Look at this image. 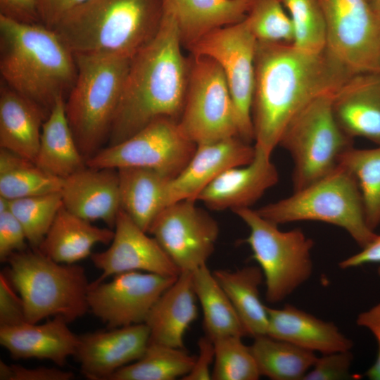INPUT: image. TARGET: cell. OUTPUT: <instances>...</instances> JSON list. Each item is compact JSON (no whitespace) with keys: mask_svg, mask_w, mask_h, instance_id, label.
Here are the masks:
<instances>
[{"mask_svg":"<svg viewBox=\"0 0 380 380\" xmlns=\"http://www.w3.org/2000/svg\"><path fill=\"white\" fill-rule=\"evenodd\" d=\"M353 74L327 47L310 52L293 44L257 41L251 108L255 148L272 155L289 121Z\"/></svg>","mask_w":380,"mask_h":380,"instance_id":"6da1fadb","label":"cell"},{"mask_svg":"<svg viewBox=\"0 0 380 380\" xmlns=\"http://www.w3.org/2000/svg\"><path fill=\"white\" fill-rule=\"evenodd\" d=\"M182 48L175 18L164 10L156 37L131 58L108 145L129 138L157 118L179 120L190 68L189 57Z\"/></svg>","mask_w":380,"mask_h":380,"instance_id":"7a4b0ae2","label":"cell"},{"mask_svg":"<svg viewBox=\"0 0 380 380\" xmlns=\"http://www.w3.org/2000/svg\"><path fill=\"white\" fill-rule=\"evenodd\" d=\"M0 72L1 80L49 114L72 89L77 65L53 30L0 15Z\"/></svg>","mask_w":380,"mask_h":380,"instance_id":"3957f363","label":"cell"},{"mask_svg":"<svg viewBox=\"0 0 380 380\" xmlns=\"http://www.w3.org/2000/svg\"><path fill=\"white\" fill-rule=\"evenodd\" d=\"M163 0H87L53 28L73 53L132 58L158 32Z\"/></svg>","mask_w":380,"mask_h":380,"instance_id":"277c9868","label":"cell"},{"mask_svg":"<svg viewBox=\"0 0 380 380\" xmlns=\"http://www.w3.org/2000/svg\"><path fill=\"white\" fill-rule=\"evenodd\" d=\"M74 56L77 77L65 108L77 144L87 160L108 140L131 58L82 53Z\"/></svg>","mask_w":380,"mask_h":380,"instance_id":"5b68a950","label":"cell"},{"mask_svg":"<svg viewBox=\"0 0 380 380\" xmlns=\"http://www.w3.org/2000/svg\"><path fill=\"white\" fill-rule=\"evenodd\" d=\"M6 262L4 273L23 300L27 322L59 315L70 323L89 311L90 283L83 267L56 262L32 248L13 253Z\"/></svg>","mask_w":380,"mask_h":380,"instance_id":"8992f818","label":"cell"},{"mask_svg":"<svg viewBox=\"0 0 380 380\" xmlns=\"http://www.w3.org/2000/svg\"><path fill=\"white\" fill-rule=\"evenodd\" d=\"M256 211L278 226L299 221H319L339 227L361 248L377 236L365 222L355 178L341 165L324 177Z\"/></svg>","mask_w":380,"mask_h":380,"instance_id":"52a82bcc","label":"cell"},{"mask_svg":"<svg viewBox=\"0 0 380 380\" xmlns=\"http://www.w3.org/2000/svg\"><path fill=\"white\" fill-rule=\"evenodd\" d=\"M332 95L319 96L288 123L279 145L293 162V191L324 177L339 165L342 155L353 146V139L338 125L332 108Z\"/></svg>","mask_w":380,"mask_h":380,"instance_id":"ba28073f","label":"cell"},{"mask_svg":"<svg viewBox=\"0 0 380 380\" xmlns=\"http://www.w3.org/2000/svg\"><path fill=\"white\" fill-rule=\"evenodd\" d=\"M233 212L249 229L243 242L262 272L267 301H282L311 277L314 241L300 229L280 230L251 208Z\"/></svg>","mask_w":380,"mask_h":380,"instance_id":"9c48e42d","label":"cell"},{"mask_svg":"<svg viewBox=\"0 0 380 380\" xmlns=\"http://www.w3.org/2000/svg\"><path fill=\"white\" fill-rule=\"evenodd\" d=\"M187 91L178 121L196 144L239 137L234 103L223 71L213 58L189 55Z\"/></svg>","mask_w":380,"mask_h":380,"instance_id":"30bf717a","label":"cell"},{"mask_svg":"<svg viewBox=\"0 0 380 380\" xmlns=\"http://www.w3.org/2000/svg\"><path fill=\"white\" fill-rule=\"evenodd\" d=\"M196 147L181 131L178 122L163 117L129 138L102 148L86 160V165L96 169L149 168L173 179L187 165Z\"/></svg>","mask_w":380,"mask_h":380,"instance_id":"8fae6325","label":"cell"},{"mask_svg":"<svg viewBox=\"0 0 380 380\" xmlns=\"http://www.w3.org/2000/svg\"><path fill=\"white\" fill-rule=\"evenodd\" d=\"M256 44L245 18L209 32L187 49L191 55L213 58L222 68L234 103L239 136L248 143L254 141L251 108Z\"/></svg>","mask_w":380,"mask_h":380,"instance_id":"7c38bea8","label":"cell"},{"mask_svg":"<svg viewBox=\"0 0 380 380\" xmlns=\"http://www.w3.org/2000/svg\"><path fill=\"white\" fill-rule=\"evenodd\" d=\"M327 48L353 73L380 72V13L368 0H318Z\"/></svg>","mask_w":380,"mask_h":380,"instance_id":"4fadbf2b","label":"cell"},{"mask_svg":"<svg viewBox=\"0 0 380 380\" xmlns=\"http://www.w3.org/2000/svg\"><path fill=\"white\" fill-rule=\"evenodd\" d=\"M196 202L185 199L167 205L148 232L181 272L207 265L220 234L217 222Z\"/></svg>","mask_w":380,"mask_h":380,"instance_id":"5bb4252c","label":"cell"},{"mask_svg":"<svg viewBox=\"0 0 380 380\" xmlns=\"http://www.w3.org/2000/svg\"><path fill=\"white\" fill-rule=\"evenodd\" d=\"M177 277L132 271L112 277L109 281L91 282L89 310L108 329L145 323L153 306Z\"/></svg>","mask_w":380,"mask_h":380,"instance_id":"9a60e30c","label":"cell"},{"mask_svg":"<svg viewBox=\"0 0 380 380\" xmlns=\"http://www.w3.org/2000/svg\"><path fill=\"white\" fill-rule=\"evenodd\" d=\"M114 236L105 251L92 253L94 265L101 271L94 282L132 271L177 277L181 271L153 236L140 228L122 209L119 211Z\"/></svg>","mask_w":380,"mask_h":380,"instance_id":"2e32d148","label":"cell"},{"mask_svg":"<svg viewBox=\"0 0 380 380\" xmlns=\"http://www.w3.org/2000/svg\"><path fill=\"white\" fill-rule=\"evenodd\" d=\"M150 339L146 323L79 336L74 357L82 374L91 380H109L119 369L144 354Z\"/></svg>","mask_w":380,"mask_h":380,"instance_id":"e0dca14e","label":"cell"},{"mask_svg":"<svg viewBox=\"0 0 380 380\" xmlns=\"http://www.w3.org/2000/svg\"><path fill=\"white\" fill-rule=\"evenodd\" d=\"M255 146L239 137L198 144L193 156L167 186V205L179 201H197L201 192L226 170L250 163Z\"/></svg>","mask_w":380,"mask_h":380,"instance_id":"ac0fdd59","label":"cell"},{"mask_svg":"<svg viewBox=\"0 0 380 380\" xmlns=\"http://www.w3.org/2000/svg\"><path fill=\"white\" fill-rule=\"evenodd\" d=\"M255 149V156L250 163L224 171L201 192L197 201L213 210L230 209L233 212L251 208L279 181L271 155Z\"/></svg>","mask_w":380,"mask_h":380,"instance_id":"d6986e66","label":"cell"},{"mask_svg":"<svg viewBox=\"0 0 380 380\" xmlns=\"http://www.w3.org/2000/svg\"><path fill=\"white\" fill-rule=\"evenodd\" d=\"M61 194L68 211L89 222L101 220L113 229L121 210L117 170L86 166L63 179Z\"/></svg>","mask_w":380,"mask_h":380,"instance_id":"ffe728a7","label":"cell"},{"mask_svg":"<svg viewBox=\"0 0 380 380\" xmlns=\"http://www.w3.org/2000/svg\"><path fill=\"white\" fill-rule=\"evenodd\" d=\"M332 108L348 136L380 146V72L351 75L333 93Z\"/></svg>","mask_w":380,"mask_h":380,"instance_id":"44dd1931","label":"cell"},{"mask_svg":"<svg viewBox=\"0 0 380 380\" xmlns=\"http://www.w3.org/2000/svg\"><path fill=\"white\" fill-rule=\"evenodd\" d=\"M68 324L58 315L43 324L25 322L1 327L0 344L13 358L47 360L63 367L75 355L79 343V336Z\"/></svg>","mask_w":380,"mask_h":380,"instance_id":"7402d4cb","label":"cell"},{"mask_svg":"<svg viewBox=\"0 0 380 380\" xmlns=\"http://www.w3.org/2000/svg\"><path fill=\"white\" fill-rule=\"evenodd\" d=\"M267 335L322 355L350 350V339L333 322H325L293 305L282 308L267 306Z\"/></svg>","mask_w":380,"mask_h":380,"instance_id":"603a6c76","label":"cell"},{"mask_svg":"<svg viewBox=\"0 0 380 380\" xmlns=\"http://www.w3.org/2000/svg\"><path fill=\"white\" fill-rule=\"evenodd\" d=\"M196 300L191 272H181L148 314L149 342L185 349V334L198 317Z\"/></svg>","mask_w":380,"mask_h":380,"instance_id":"cb8c5ba5","label":"cell"},{"mask_svg":"<svg viewBox=\"0 0 380 380\" xmlns=\"http://www.w3.org/2000/svg\"><path fill=\"white\" fill-rule=\"evenodd\" d=\"M49 113L1 80L0 147L34 162Z\"/></svg>","mask_w":380,"mask_h":380,"instance_id":"d4e9b609","label":"cell"},{"mask_svg":"<svg viewBox=\"0 0 380 380\" xmlns=\"http://www.w3.org/2000/svg\"><path fill=\"white\" fill-rule=\"evenodd\" d=\"M175 18L183 48L209 32L243 20L250 0H163Z\"/></svg>","mask_w":380,"mask_h":380,"instance_id":"484cf974","label":"cell"},{"mask_svg":"<svg viewBox=\"0 0 380 380\" xmlns=\"http://www.w3.org/2000/svg\"><path fill=\"white\" fill-rule=\"evenodd\" d=\"M91 222L63 206L38 250L64 264H75L91 256L96 244H109L114 236L113 229L99 227Z\"/></svg>","mask_w":380,"mask_h":380,"instance_id":"4316f807","label":"cell"},{"mask_svg":"<svg viewBox=\"0 0 380 380\" xmlns=\"http://www.w3.org/2000/svg\"><path fill=\"white\" fill-rule=\"evenodd\" d=\"M121 209L144 231L167 206L169 177L153 169H118Z\"/></svg>","mask_w":380,"mask_h":380,"instance_id":"83f0119b","label":"cell"},{"mask_svg":"<svg viewBox=\"0 0 380 380\" xmlns=\"http://www.w3.org/2000/svg\"><path fill=\"white\" fill-rule=\"evenodd\" d=\"M65 102V98H59L44 121L34 160L44 171L63 179L87 166L69 125Z\"/></svg>","mask_w":380,"mask_h":380,"instance_id":"f1b7e54d","label":"cell"},{"mask_svg":"<svg viewBox=\"0 0 380 380\" xmlns=\"http://www.w3.org/2000/svg\"><path fill=\"white\" fill-rule=\"evenodd\" d=\"M213 273L232 302L247 336L254 338L267 335L268 313L260 296L264 280L260 267L246 266L234 271L216 270Z\"/></svg>","mask_w":380,"mask_h":380,"instance_id":"f546056e","label":"cell"},{"mask_svg":"<svg viewBox=\"0 0 380 380\" xmlns=\"http://www.w3.org/2000/svg\"><path fill=\"white\" fill-rule=\"evenodd\" d=\"M191 277L203 315L205 335L213 341L228 336H247L232 302L207 265L191 272Z\"/></svg>","mask_w":380,"mask_h":380,"instance_id":"4dcf8cb0","label":"cell"},{"mask_svg":"<svg viewBox=\"0 0 380 380\" xmlns=\"http://www.w3.org/2000/svg\"><path fill=\"white\" fill-rule=\"evenodd\" d=\"M260 375L272 380H303L317 357L315 353L268 335L250 346Z\"/></svg>","mask_w":380,"mask_h":380,"instance_id":"1f68e13d","label":"cell"},{"mask_svg":"<svg viewBox=\"0 0 380 380\" xmlns=\"http://www.w3.org/2000/svg\"><path fill=\"white\" fill-rule=\"evenodd\" d=\"M63 179L10 151L0 150V196L13 200L61 191Z\"/></svg>","mask_w":380,"mask_h":380,"instance_id":"d6a6232c","label":"cell"},{"mask_svg":"<svg viewBox=\"0 0 380 380\" xmlns=\"http://www.w3.org/2000/svg\"><path fill=\"white\" fill-rule=\"evenodd\" d=\"M195 359L185 349L149 342L139 359L119 369L109 380L182 379Z\"/></svg>","mask_w":380,"mask_h":380,"instance_id":"836d02e7","label":"cell"},{"mask_svg":"<svg viewBox=\"0 0 380 380\" xmlns=\"http://www.w3.org/2000/svg\"><path fill=\"white\" fill-rule=\"evenodd\" d=\"M339 165L355 178L362 196L365 222L374 231L380 225V146L371 149L353 146L342 155Z\"/></svg>","mask_w":380,"mask_h":380,"instance_id":"e575fe53","label":"cell"},{"mask_svg":"<svg viewBox=\"0 0 380 380\" xmlns=\"http://www.w3.org/2000/svg\"><path fill=\"white\" fill-rule=\"evenodd\" d=\"M8 201L10 210L25 230L28 243L32 248L38 249L63 206L61 191Z\"/></svg>","mask_w":380,"mask_h":380,"instance_id":"d590c367","label":"cell"},{"mask_svg":"<svg viewBox=\"0 0 380 380\" xmlns=\"http://www.w3.org/2000/svg\"><path fill=\"white\" fill-rule=\"evenodd\" d=\"M213 380H257L261 376L250 346L242 337L228 336L213 341Z\"/></svg>","mask_w":380,"mask_h":380,"instance_id":"8d00e7d4","label":"cell"},{"mask_svg":"<svg viewBox=\"0 0 380 380\" xmlns=\"http://www.w3.org/2000/svg\"><path fill=\"white\" fill-rule=\"evenodd\" d=\"M294 30L293 44L302 50L319 52L327 47L324 14L318 0H281Z\"/></svg>","mask_w":380,"mask_h":380,"instance_id":"74e56055","label":"cell"},{"mask_svg":"<svg viewBox=\"0 0 380 380\" xmlns=\"http://www.w3.org/2000/svg\"><path fill=\"white\" fill-rule=\"evenodd\" d=\"M281 0H250L246 18L258 42L293 44V26Z\"/></svg>","mask_w":380,"mask_h":380,"instance_id":"f35d334b","label":"cell"},{"mask_svg":"<svg viewBox=\"0 0 380 380\" xmlns=\"http://www.w3.org/2000/svg\"><path fill=\"white\" fill-rule=\"evenodd\" d=\"M25 230L8 207V199L0 196V260L6 262L13 253L27 249Z\"/></svg>","mask_w":380,"mask_h":380,"instance_id":"ab89813d","label":"cell"},{"mask_svg":"<svg viewBox=\"0 0 380 380\" xmlns=\"http://www.w3.org/2000/svg\"><path fill=\"white\" fill-rule=\"evenodd\" d=\"M353 355L350 350L324 354L317 357L303 380H343L353 379L350 374Z\"/></svg>","mask_w":380,"mask_h":380,"instance_id":"60d3db41","label":"cell"},{"mask_svg":"<svg viewBox=\"0 0 380 380\" xmlns=\"http://www.w3.org/2000/svg\"><path fill=\"white\" fill-rule=\"evenodd\" d=\"M27 322L23 303L14 291L4 272L0 274V327H11Z\"/></svg>","mask_w":380,"mask_h":380,"instance_id":"b9f144b4","label":"cell"},{"mask_svg":"<svg viewBox=\"0 0 380 380\" xmlns=\"http://www.w3.org/2000/svg\"><path fill=\"white\" fill-rule=\"evenodd\" d=\"M74 377L72 372L58 367L27 368L0 361L1 380H70Z\"/></svg>","mask_w":380,"mask_h":380,"instance_id":"7bdbcfd3","label":"cell"},{"mask_svg":"<svg viewBox=\"0 0 380 380\" xmlns=\"http://www.w3.org/2000/svg\"><path fill=\"white\" fill-rule=\"evenodd\" d=\"M87 0H36L40 23L53 30L71 11Z\"/></svg>","mask_w":380,"mask_h":380,"instance_id":"ee69618b","label":"cell"},{"mask_svg":"<svg viewBox=\"0 0 380 380\" xmlns=\"http://www.w3.org/2000/svg\"><path fill=\"white\" fill-rule=\"evenodd\" d=\"M198 354L196 356L194 365L184 380H209L212 379L211 365L215 359V346L213 341L208 336L199 338L198 341Z\"/></svg>","mask_w":380,"mask_h":380,"instance_id":"f6af8a7d","label":"cell"},{"mask_svg":"<svg viewBox=\"0 0 380 380\" xmlns=\"http://www.w3.org/2000/svg\"><path fill=\"white\" fill-rule=\"evenodd\" d=\"M0 15L20 23H40L36 0H0Z\"/></svg>","mask_w":380,"mask_h":380,"instance_id":"bcb514c9","label":"cell"},{"mask_svg":"<svg viewBox=\"0 0 380 380\" xmlns=\"http://www.w3.org/2000/svg\"><path fill=\"white\" fill-rule=\"evenodd\" d=\"M356 323L360 327L368 329L376 338L379 350L373 365L366 372V376L371 380H380V303L360 313Z\"/></svg>","mask_w":380,"mask_h":380,"instance_id":"7dc6e473","label":"cell"},{"mask_svg":"<svg viewBox=\"0 0 380 380\" xmlns=\"http://www.w3.org/2000/svg\"><path fill=\"white\" fill-rule=\"evenodd\" d=\"M376 262L380 263V235L379 234L368 245L362 248L360 252L344 259L338 265L341 269H348Z\"/></svg>","mask_w":380,"mask_h":380,"instance_id":"c3c4849f","label":"cell"},{"mask_svg":"<svg viewBox=\"0 0 380 380\" xmlns=\"http://www.w3.org/2000/svg\"><path fill=\"white\" fill-rule=\"evenodd\" d=\"M372 8L380 13V0H368Z\"/></svg>","mask_w":380,"mask_h":380,"instance_id":"681fc988","label":"cell"},{"mask_svg":"<svg viewBox=\"0 0 380 380\" xmlns=\"http://www.w3.org/2000/svg\"><path fill=\"white\" fill-rule=\"evenodd\" d=\"M377 273H378V274H379V277H380V265H379V267H378Z\"/></svg>","mask_w":380,"mask_h":380,"instance_id":"f907efd6","label":"cell"}]
</instances>
